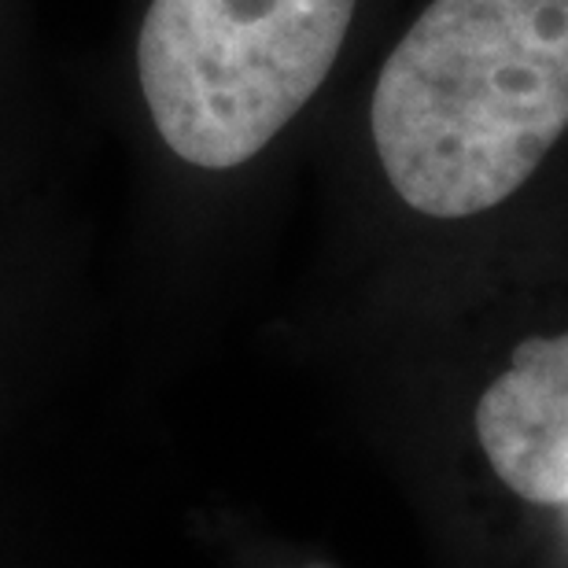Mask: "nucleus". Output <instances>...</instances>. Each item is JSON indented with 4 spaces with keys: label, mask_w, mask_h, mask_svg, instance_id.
<instances>
[{
    "label": "nucleus",
    "mask_w": 568,
    "mask_h": 568,
    "mask_svg": "<svg viewBox=\"0 0 568 568\" xmlns=\"http://www.w3.org/2000/svg\"><path fill=\"white\" fill-rule=\"evenodd\" d=\"M358 0H122V108L144 181L252 170L328 85Z\"/></svg>",
    "instance_id": "2"
},
{
    "label": "nucleus",
    "mask_w": 568,
    "mask_h": 568,
    "mask_svg": "<svg viewBox=\"0 0 568 568\" xmlns=\"http://www.w3.org/2000/svg\"><path fill=\"white\" fill-rule=\"evenodd\" d=\"M568 130V0H428L369 93L381 178L425 219L506 203Z\"/></svg>",
    "instance_id": "1"
},
{
    "label": "nucleus",
    "mask_w": 568,
    "mask_h": 568,
    "mask_svg": "<svg viewBox=\"0 0 568 568\" xmlns=\"http://www.w3.org/2000/svg\"><path fill=\"white\" fill-rule=\"evenodd\" d=\"M27 4L0 0V181H11L27 155Z\"/></svg>",
    "instance_id": "4"
},
{
    "label": "nucleus",
    "mask_w": 568,
    "mask_h": 568,
    "mask_svg": "<svg viewBox=\"0 0 568 568\" xmlns=\"http://www.w3.org/2000/svg\"><path fill=\"white\" fill-rule=\"evenodd\" d=\"M476 439L509 491L568 503V333L525 339L476 403Z\"/></svg>",
    "instance_id": "3"
}]
</instances>
